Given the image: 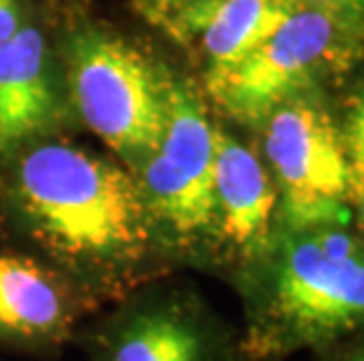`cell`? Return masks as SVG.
I'll return each instance as SVG.
<instances>
[{
    "mask_svg": "<svg viewBox=\"0 0 364 361\" xmlns=\"http://www.w3.org/2000/svg\"><path fill=\"white\" fill-rule=\"evenodd\" d=\"M0 228L97 310L172 274L134 174L54 136L0 160Z\"/></svg>",
    "mask_w": 364,
    "mask_h": 361,
    "instance_id": "cell-1",
    "label": "cell"
},
{
    "mask_svg": "<svg viewBox=\"0 0 364 361\" xmlns=\"http://www.w3.org/2000/svg\"><path fill=\"white\" fill-rule=\"evenodd\" d=\"M245 361H282L364 333V240L348 226L280 228L233 274Z\"/></svg>",
    "mask_w": 364,
    "mask_h": 361,
    "instance_id": "cell-2",
    "label": "cell"
},
{
    "mask_svg": "<svg viewBox=\"0 0 364 361\" xmlns=\"http://www.w3.org/2000/svg\"><path fill=\"white\" fill-rule=\"evenodd\" d=\"M216 125L188 80L169 82L167 122L134 179L169 267H216Z\"/></svg>",
    "mask_w": 364,
    "mask_h": 361,
    "instance_id": "cell-3",
    "label": "cell"
},
{
    "mask_svg": "<svg viewBox=\"0 0 364 361\" xmlns=\"http://www.w3.org/2000/svg\"><path fill=\"white\" fill-rule=\"evenodd\" d=\"M364 24L301 5L268 40L235 66L205 78L209 99L230 120L261 127L289 99L320 89L358 64Z\"/></svg>",
    "mask_w": 364,
    "mask_h": 361,
    "instance_id": "cell-4",
    "label": "cell"
},
{
    "mask_svg": "<svg viewBox=\"0 0 364 361\" xmlns=\"http://www.w3.org/2000/svg\"><path fill=\"white\" fill-rule=\"evenodd\" d=\"M66 61L78 118L134 172L162 136L172 78L136 48L95 28L68 40Z\"/></svg>",
    "mask_w": 364,
    "mask_h": 361,
    "instance_id": "cell-5",
    "label": "cell"
},
{
    "mask_svg": "<svg viewBox=\"0 0 364 361\" xmlns=\"http://www.w3.org/2000/svg\"><path fill=\"white\" fill-rule=\"evenodd\" d=\"M73 343L87 361H245L240 338L169 274L102 307Z\"/></svg>",
    "mask_w": 364,
    "mask_h": 361,
    "instance_id": "cell-6",
    "label": "cell"
},
{
    "mask_svg": "<svg viewBox=\"0 0 364 361\" xmlns=\"http://www.w3.org/2000/svg\"><path fill=\"white\" fill-rule=\"evenodd\" d=\"M263 155L277 188L275 226H348V169L338 122L320 91L289 99L263 122Z\"/></svg>",
    "mask_w": 364,
    "mask_h": 361,
    "instance_id": "cell-7",
    "label": "cell"
},
{
    "mask_svg": "<svg viewBox=\"0 0 364 361\" xmlns=\"http://www.w3.org/2000/svg\"><path fill=\"white\" fill-rule=\"evenodd\" d=\"M99 310L78 287L24 251H0V345L59 355Z\"/></svg>",
    "mask_w": 364,
    "mask_h": 361,
    "instance_id": "cell-8",
    "label": "cell"
},
{
    "mask_svg": "<svg viewBox=\"0 0 364 361\" xmlns=\"http://www.w3.org/2000/svg\"><path fill=\"white\" fill-rule=\"evenodd\" d=\"M214 263L230 274L259 256L275 226L277 188L250 145L216 125L214 152Z\"/></svg>",
    "mask_w": 364,
    "mask_h": 361,
    "instance_id": "cell-9",
    "label": "cell"
},
{
    "mask_svg": "<svg viewBox=\"0 0 364 361\" xmlns=\"http://www.w3.org/2000/svg\"><path fill=\"white\" fill-rule=\"evenodd\" d=\"M64 122L66 109L50 78L45 38L36 26H21L0 45V160L52 139Z\"/></svg>",
    "mask_w": 364,
    "mask_h": 361,
    "instance_id": "cell-10",
    "label": "cell"
},
{
    "mask_svg": "<svg viewBox=\"0 0 364 361\" xmlns=\"http://www.w3.org/2000/svg\"><path fill=\"white\" fill-rule=\"evenodd\" d=\"M299 7L296 0H191L174 12V24L200 45L212 75L242 61Z\"/></svg>",
    "mask_w": 364,
    "mask_h": 361,
    "instance_id": "cell-11",
    "label": "cell"
},
{
    "mask_svg": "<svg viewBox=\"0 0 364 361\" xmlns=\"http://www.w3.org/2000/svg\"><path fill=\"white\" fill-rule=\"evenodd\" d=\"M348 169V199L355 226L364 240V80L353 87L343 104V120L338 125Z\"/></svg>",
    "mask_w": 364,
    "mask_h": 361,
    "instance_id": "cell-12",
    "label": "cell"
},
{
    "mask_svg": "<svg viewBox=\"0 0 364 361\" xmlns=\"http://www.w3.org/2000/svg\"><path fill=\"white\" fill-rule=\"evenodd\" d=\"M304 7H317V10L331 12L336 17L364 24V0H296Z\"/></svg>",
    "mask_w": 364,
    "mask_h": 361,
    "instance_id": "cell-13",
    "label": "cell"
},
{
    "mask_svg": "<svg viewBox=\"0 0 364 361\" xmlns=\"http://www.w3.org/2000/svg\"><path fill=\"white\" fill-rule=\"evenodd\" d=\"M24 0H0V45L24 26Z\"/></svg>",
    "mask_w": 364,
    "mask_h": 361,
    "instance_id": "cell-14",
    "label": "cell"
},
{
    "mask_svg": "<svg viewBox=\"0 0 364 361\" xmlns=\"http://www.w3.org/2000/svg\"><path fill=\"white\" fill-rule=\"evenodd\" d=\"M324 350V361H364V333L350 335Z\"/></svg>",
    "mask_w": 364,
    "mask_h": 361,
    "instance_id": "cell-15",
    "label": "cell"
},
{
    "mask_svg": "<svg viewBox=\"0 0 364 361\" xmlns=\"http://www.w3.org/2000/svg\"><path fill=\"white\" fill-rule=\"evenodd\" d=\"M146 3L153 5V10L158 14H167V12H176L181 10L186 3H191V0H146Z\"/></svg>",
    "mask_w": 364,
    "mask_h": 361,
    "instance_id": "cell-16",
    "label": "cell"
}]
</instances>
